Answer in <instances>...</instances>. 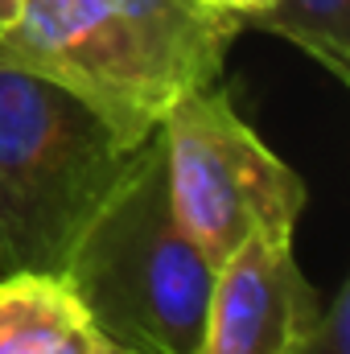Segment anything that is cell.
<instances>
[{
	"label": "cell",
	"mask_w": 350,
	"mask_h": 354,
	"mask_svg": "<svg viewBox=\"0 0 350 354\" xmlns=\"http://www.w3.org/2000/svg\"><path fill=\"white\" fill-rule=\"evenodd\" d=\"M116 8L165 111L181 95L219 83L227 50L243 33V25L219 12L210 0H116Z\"/></svg>",
	"instance_id": "obj_6"
},
{
	"label": "cell",
	"mask_w": 350,
	"mask_h": 354,
	"mask_svg": "<svg viewBox=\"0 0 350 354\" xmlns=\"http://www.w3.org/2000/svg\"><path fill=\"white\" fill-rule=\"evenodd\" d=\"M17 12H21V0H0V37H4L8 29H12Z\"/></svg>",
	"instance_id": "obj_11"
},
{
	"label": "cell",
	"mask_w": 350,
	"mask_h": 354,
	"mask_svg": "<svg viewBox=\"0 0 350 354\" xmlns=\"http://www.w3.org/2000/svg\"><path fill=\"white\" fill-rule=\"evenodd\" d=\"M210 4H214L219 12H227L231 21H239L243 29H252V21L260 17V12L268 8V4H272V0H210Z\"/></svg>",
	"instance_id": "obj_10"
},
{
	"label": "cell",
	"mask_w": 350,
	"mask_h": 354,
	"mask_svg": "<svg viewBox=\"0 0 350 354\" xmlns=\"http://www.w3.org/2000/svg\"><path fill=\"white\" fill-rule=\"evenodd\" d=\"M252 29L284 37L330 79L350 83V0H272Z\"/></svg>",
	"instance_id": "obj_8"
},
{
	"label": "cell",
	"mask_w": 350,
	"mask_h": 354,
	"mask_svg": "<svg viewBox=\"0 0 350 354\" xmlns=\"http://www.w3.org/2000/svg\"><path fill=\"white\" fill-rule=\"evenodd\" d=\"M62 276L107 342L132 354L198 351L214 264L169 206L161 128L83 227Z\"/></svg>",
	"instance_id": "obj_1"
},
{
	"label": "cell",
	"mask_w": 350,
	"mask_h": 354,
	"mask_svg": "<svg viewBox=\"0 0 350 354\" xmlns=\"http://www.w3.org/2000/svg\"><path fill=\"white\" fill-rule=\"evenodd\" d=\"M91 354H132V351H128V346H120V342H107V338H99V346H95Z\"/></svg>",
	"instance_id": "obj_12"
},
{
	"label": "cell",
	"mask_w": 350,
	"mask_h": 354,
	"mask_svg": "<svg viewBox=\"0 0 350 354\" xmlns=\"http://www.w3.org/2000/svg\"><path fill=\"white\" fill-rule=\"evenodd\" d=\"M0 54L87 99L132 149L157 136L165 120L116 0H21Z\"/></svg>",
	"instance_id": "obj_4"
},
{
	"label": "cell",
	"mask_w": 350,
	"mask_h": 354,
	"mask_svg": "<svg viewBox=\"0 0 350 354\" xmlns=\"http://www.w3.org/2000/svg\"><path fill=\"white\" fill-rule=\"evenodd\" d=\"M132 157L87 99L0 54V272H62Z\"/></svg>",
	"instance_id": "obj_2"
},
{
	"label": "cell",
	"mask_w": 350,
	"mask_h": 354,
	"mask_svg": "<svg viewBox=\"0 0 350 354\" xmlns=\"http://www.w3.org/2000/svg\"><path fill=\"white\" fill-rule=\"evenodd\" d=\"M297 231H252L214 264L194 354H293L317 326L326 297L301 272Z\"/></svg>",
	"instance_id": "obj_5"
},
{
	"label": "cell",
	"mask_w": 350,
	"mask_h": 354,
	"mask_svg": "<svg viewBox=\"0 0 350 354\" xmlns=\"http://www.w3.org/2000/svg\"><path fill=\"white\" fill-rule=\"evenodd\" d=\"M161 149L169 206L210 264L252 231H297L305 181L264 145L223 83L190 91L165 111Z\"/></svg>",
	"instance_id": "obj_3"
},
{
	"label": "cell",
	"mask_w": 350,
	"mask_h": 354,
	"mask_svg": "<svg viewBox=\"0 0 350 354\" xmlns=\"http://www.w3.org/2000/svg\"><path fill=\"white\" fill-rule=\"evenodd\" d=\"M99 338L62 272H0V354H91Z\"/></svg>",
	"instance_id": "obj_7"
},
{
	"label": "cell",
	"mask_w": 350,
	"mask_h": 354,
	"mask_svg": "<svg viewBox=\"0 0 350 354\" xmlns=\"http://www.w3.org/2000/svg\"><path fill=\"white\" fill-rule=\"evenodd\" d=\"M347 322H350V288H347V280H342L334 288V297L326 301V309H322L317 326L309 330V338L293 354H350Z\"/></svg>",
	"instance_id": "obj_9"
}]
</instances>
